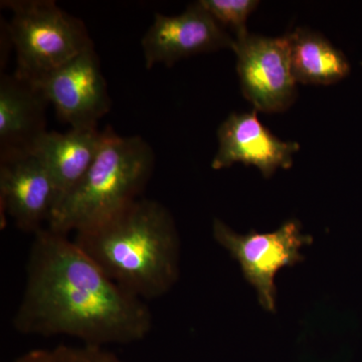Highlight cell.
<instances>
[{
  "instance_id": "cell-9",
  "label": "cell",
  "mask_w": 362,
  "mask_h": 362,
  "mask_svg": "<svg viewBox=\"0 0 362 362\" xmlns=\"http://www.w3.org/2000/svg\"><path fill=\"white\" fill-rule=\"evenodd\" d=\"M235 40L218 25L199 1L183 13L168 16L156 13L141 40L145 66H171L197 54L233 49Z\"/></svg>"
},
{
  "instance_id": "cell-5",
  "label": "cell",
  "mask_w": 362,
  "mask_h": 362,
  "mask_svg": "<svg viewBox=\"0 0 362 362\" xmlns=\"http://www.w3.org/2000/svg\"><path fill=\"white\" fill-rule=\"evenodd\" d=\"M214 238L237 259L243 274L258 292L259 303L266 310L275 311V277L284 267H293L304 258L300 249L312 243L301 232L299 221H286L276 232L247 235L233 232L221 220L214 221Z\"/></svg>"
},
{
  "instance_id": "cell-12",
  "label": "cell",
  "mask_w": 362,
  "mask_h": 362,
  "mask_svg": "<svg viewBox=\"0 0 362 362\" xmlns=\"http://www.w3.org/2000/svg\"><path fill=\"white\" fill-rule=\"evenodd\" d=\"M47 103L37 88L13 75L0 80V152H28L45 132Z\"/></svg>"
},
{
  "instance_id": "cell-13",
  "label": "cell",
  "mask_w": 362,
  "mask_h": 362,
  "mask_svg": "<svg viewBox=\"0 0 362 362\" xmlns=\"http://www.w3.org/2000/svg\"><path fill=\"white\" fill-rule=\"evenodd\" d=\"M287 35L292 73L297 83L326 86L349 76V59L321 33L298 28Z\"/></svg>"
},
{
  "instance_id": "cell-11",
  "label": "cell",
  "mask_w": 362,
  "mask_h": 362,
  "mask_svg": "<svg viewBox=\"0 0 362 362\" xmlns=\"http://www.w3.org/2000/svg\"><path fill=\"white\" fill-rule=\"evenodd\" d=\"M102 138L103 131L97 128H71L65 133L47 130L33 143L28 152L37 157L54 178L59 202L89 170Z\"/></svg>"
},
{
  "instance_id": "cell-4",
  "label": "cell",
  "mask_w": 362,
  "mask_h": 362,
  "mask_svg": "<svg viewBox=\"0 0 362 362\" xmlns=\"http://www.w3.org/2000/svg\"><path fill=\"white\" fill-rule=\"evenodd\" d=\"M2 7L11 11L6 32L16 49L18 77H42L94 45L85 23L52 0H14Z\"/></svg>"
},
{
  "instance_id": "cell-3",
  "label": "cell",
  "mask_w": 362,
  "mask_h": 362,
  "mask_svg": "<svg viewBox=\"0 0 362 362\" xmlns=\"http://www.w3.org/2000/svg\"><path fill=\"white\" fill-rule=\"evenodd\" d=\"M154 166L156 156L148 142L107 127L89 170L59 202L47 228L69 235L110 218L141 199Z\"/></svg>"
},
{
  "instance_id": "cell-1",
  "label": "cell",
  "mask_w": 362,
  "mask_h": 362,
  "mask_svg": "<svg viewBox=\"0 0 362 362\" xmlns=\"http://www.w3.org/2000/svg\"><path fill=\"white\" fill-rule=\"evenodd\" d=\"M13 326L21 334L68 337L104 347L141 341L151 332L153 316L75 240L44 228L33 235Z\"/></svg>"
},
{
  "instance_id": "cell-7",
  "label": "cell",
  "mask_w": 362,
  "mask_h": 362,
  "mask_svg": "<svg viewBox=\"0 0 362 362\" xmlns=\"http://www.w3.org/2000/svg\"><path fill=\"white\" fill-rule=\"evenodd\" d=\"M28 82L71 128H97L98 121L110 111L111 100L94 45L61 68Z\"/></svg>"
},
{
  "instance_id": "cell-8",
  "label": "cell",
  "mask_w": 362,
  "mask_h": 362,
  "mask_svg": "<svg viewBox=\"0 0 362 362\" xmlns=\"http://www.w3.org/2000/svg\"><path fill=\"white\" fill-rule=\"evenodd\" d=\"M1 221L13 218L21 232L35 233L49 223L59 202V192L47 169L30 152L0 156Z\"/></svg>"
},
{
  "instance_id": "cell-6",
  "label": "cell",
  "mask_w": 362,
  "mask_h": 362,
  "mask_svg": "<svg viewBox=\"0 0 362 362\" xmlns=\"http://www.w3.org/2000/svg\"><path fill=\"white\" fill-rule=\"evenodd\" d=\"M235 40L240 88L255 110L278 113L296 99V80L290 61L288 35L267 37L247 35Z\"/></svg>"
},
{
  "instance_id": "cell-2",
  "label": "cell",
  "mask_w": 362,
  "mask_h": 362,
  "mask_svg": "<svg viewBox=\"0 0 362 362\" xmlns=\"http://www.w3.org/2000/svg\"><path fill=\"white\" fill-rule=\"evenodd\" d=\"M75 242L113 282L143 301L164 296L177 281L180 238L173 216L156 199H137L76 233Z\"/></svg>"
},
{
  "instance_id": "cell-14",
  "label": "cell",
  "mask_w": 362,
  "mask_h": 362,
  "mask_svg": "<svg viewBox=\"0 0 362 362\" xmlns=\"http://www.w3.org/2000/svg\"><path fill=\"white\" fill-rule=\"evenodd\" d=\"M13 362H124L102 346H61L30 350Z\"/></svg>"
},
{
  "instance_id": "cell-10",
  "label": "cell",
  "mask_w": 362,
  "mask_h": 362,
  "mask_svg": "<svg viewBox=\"0 0 362 362\" xmlns=\"http://www.w3.org/2000/svg\"><path fill=\"white\" fill-rule=\"evenodd\" d=\"M218 150L211 162L214 169L243 163L259 168L270 178L279 168L288 169L300 149L296 142L283 141L259 122L257 110L233 113L218 130Z\"/></svg>"
},
{
  "instance_id": "cell-15",
  "label": "cell",
  "mask_w": 362,
  "mask_h": 362,
  "mask_svg": "<svg viewBox=\"0 0 362 362\" xmlns=\"http://www.w3.org/2000/svg\"><path fill=\"white\" fill-rule=\"evenodd\" d=\"M199 2L218 25L223 28H232L237 35L235 39L249 33L247 18L259 4L255 0H199Z\"/></svg>"
}]
</instances>
